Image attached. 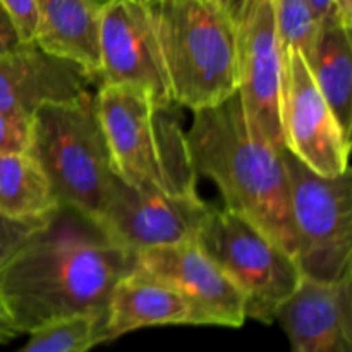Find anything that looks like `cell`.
I'll list each match as a JSON object with an SVG mask.
<instances>
[{"instance_id": "6da1fadb", "label": "cell", "mask_w": 352, "mask_h": 352, "mask_svg": "<svg viewBox=\"0 0 352 352\" xmlns=\"http://www.w3.org/2000/svg\"><path fill=\"white\" fill-rule=\"evenodd\" d=\"M134 254L89 217L60 205L0 267V305L17 336L76 315H107Z\"/></svg>"}, {"instance_id": "7a4b0ae2", "label": "cell", "mask_w": 352, "mask_h": 352, "mask_svg": "<svg viewBox=\"0 0 352 352\" xmlns=\"http://www.w3.org/2000/svg\"><path fill=\"white\" fill-rule=\"evenodd\" d=\"M196 175L219 188L226 208L296 254L282 148L248 126L239 93L192 112L186 131Z\"/></svg>"}, {"instance_id": "3957f363", "label": "cell", "mask_w": 352, "mask_h": 352, "mask_svg": "<svg viewBox=\"0 0 352 352\" xmlns=\"http://www.w3.org/2000/svg\"><path fill=\"white\" fill-rule=\"evenodd\" d=\"M95 105L117 177L143 191L199 196L177 105L131 85H98Z\"/></svg>"}, {"instance_id": "277c9868", "label": "cell", "mask_w": 352, "mask_h": 352, "mask_svg": "<svg viewBox=\"0 0 352 352\" xmlns=\"http://www.w3.org/2000/svg\"><path fill=\"white\" fill-rule=\"evenodd\" d=\"M172 102L191 112L237 91L239 24L213 0L146 2Z\"/></svg>"}, {"instance_id": "5b68a950", "label": "cell", "mask_w": 352, "mask_h": 352, "mask_svg": "<svg viewBox=\"0 0 352 352\" xmlns=\"http://www.w3.org/2000/svg\"><path fill=\"white\" fill-rule=\"evenodd\" d=\"M30 151L60 205L98 222L116 181L95 93L78 102L45 105L31 119Z\"/></svg>"}, {"instance_id": "8992f818", "label": "cell", "mask_w": 352, "mask_h": 352, "mask_svg": "<svg viewBox=\"0 0 352 352\" xmlns=\"http://www.w3.org/2000/svg\"><path fill=\"white\" fill-rule=\"evenodd\" d=\"M195 241L241 292L246 318L275 323L302 280L294 256L226 206H210Z\"/></svg>"}, {"instance_id": "52a82bcc", "label": "cell", "mask_w": 352, "mask_h": 352, "mask_svg": "<svg viewBox=\"0 0 352 352\" xmlns=\"http://www.w3.org/2000/svg\"><path fill=\"white\" fill-rule=\"evenodd\" d=\"M289 182L294 260L302 277L320 282L352 278V172L325 177L282 148Z\"/></svg>"}, {"instance_id": "ba28073f", "label": "cell", "mask_w": 352, "mask_h": 352, "mask_svg": "<svg viewBox=\"0 0 352 352\" xmlns=\"http://www.w3.org/2000/svg\"><path fill=\"white\" fill-rule=\"evenodd\" d=\"M280 120L284 146L325 177L349 168L351 138L316 86L301 50L282 47Z\"/></svg>"}, {"instance_id": "9c48e42d", "label": "cell", "mask_w": 352, "mask_h": 352, "mask_svg": "<svg viewBox=\"0 0 352 352\" xmlns=\"http://www.w3.org/2000/svg\"><path fill=\"white\" fill-rule=\"evenodd\" d=\"M133 270L174 287L191 306L195 325L239 329L246 323L241 292L196 241L140 251Z\"/></svg>"}, {"instance_id": "30bf717a", "label": "cell", "mask_w": 352, "mask_h": 352, "mask_svg": "<svg viewBox=\"0 0 352 352\" xmlns=\"http://www.w3.org/2000/svg\"><path fill=\"white\" fill-rule=\"evenodd\" d=\"M201 196L182 198L143 191L116 177L98 223L129 253L195 241L208 212Z\"/></svg>"}, {"instance_id": "8fae6325", "label": "cell", "mask_w": 352, "mask_h": 352, "mask_svg": "<svg viewBox=\"0 0 352 352\" xmlns=\"http://www.w3.org/2000/svg\"><path fill=\"white\" fill-rule=\"evenodd\" d=\"M98 85L136 86L160 105H175L144 2L105 0L100 24Z\"/></svg>"}, {"instance_id": "7c38bea8", "label": "cell", "mask_w": 352, "mask_h": 352, "mask_svg": "<svg viewBox=\"0 0 352 352\" xmlns=\"http://www.w3.org/2000/svg\"><path fill=\"white\" fill-rule=\"evenodd\" d=\"M239 93L248 126L284 148L280 120L282 45L274 0H254L239 31Z\"/></svg>"}, {"instance_id": "4fadbf2b", "label": "cell", "mask_w": 352, "mask_h": 352, "mask_svg": "<svg viewBox=\"0 0 352 352\" xmlns=\"http://www.w3.org/2000/svg\"><path fill=\"white\" fill-rule=\"evenodd\" d=\"M96 78L34 41L0 57V110L30 120L45 105L78 102L93 95Z\"/></svg>"}, {"instance_id": "5bb4252c", "label": "cell", "mask_w": 352, "mask_h": 352, "mask_svg": "<svg viewBox=\"0 0 352 352\" xmlns=\"http://www.w3.org/2000/svg\"><path fill=\"white\" fill-rule=\"evenodd\" d=\"M275 322L287 336L291 352H352V278L302 277Z\"/></svg>"}, {"instance_id": "9a60e30c", "label": "cell", "mask_w": 352, "mask_h": 352, "mask_svg": "<svg viewBox=\"0 0 352 352\" xmlns=\"http://www.w3.org/2000/svg\"><path fill=\"white\" fill-rule=\"evenodd\" d=\"M195 325L191 306L174 287L131 270L112 289L103 327V342L151 327Z\"/></svg>"}, {"instance_id": "2e32d148", "label": "cell", "mask_w": 352, "mask_h": 352, "mask_svg": "<svg viewBox=\"0 0 352 352\" xmlns=\"http://www.w3.org/2000/svg\"><path fill=\"white\" fill-rule=\"evenodd\" d=\"M105 0H36L33 41L85 67L98 81L100 24Z\"/></svg>"}, {"instance_id": "e0dca14e", "label": "cell", "mask_w": 352, "mask_h": 352, "mask_svg": "<svg viewBox=\"0 0 352 352\" xmlns=\"http://www.w3.org/2000/svg\"><path fill=\"white\" fill-rule=\"evenodd\" d=\"M316 86L336 113L344 133H352V43L351 28L333 14L320 24L308 57Z\"/></svg>"}, {"instance_id": "ac0fdd59", "label": "cell", "mask_w": 352, "mask_h": 352, "mask_svg": "<svg viewBox=\"0 0 352 352\" xmlns=\"http://www.w3.org/2000/svg\"><path fill=\"white\" fill-rule=\"evenodd\" d=\"M60 206L43 168L30 151L0 153V212L9 219L41 223Z\"/></svg>"}, {"instance_id": "d6986e66", "label": "cell", "mask_w": 352, "mask_h": 352, "mask_svg": "<svg viewBox=\"0 0 352 352\" xmlns=\"http://www.w3.org/2000/svg\"><path fill=\"white\" fill-rule=\"evenodd\" d=\"M103 315H76L33 330L17 352H89L103 342Z\"/></svg>"}, {"instance_id": "ffe728a7", "label": "cell", "mask_w": 352, "mask_h": 352, "mask_svg": "<svg viewBox=\"0 0 352 352\" xmlns=\"http://www.w3.org/2000/svg\"><path fill=\"white\" fill-rule=\"evenodd\" d=\"M275 26L282 47L301 50L308 57L322 21L306 0H274Z\"/></svg>"}, {"instance_id": "44dd1931", "label": "cell", "mask_w": 352, "mask_h": 352, "mask_svg": "<svg viewBox=\"0 0 352 352\" xmlns=\"http://www.w3.org/2000/svg\"><path fill=\"white\" fill-rule=\"evenodd\" d=\"M31 122L0 110V153L30 150Z\"/></svg>"}, {"instance_id": "7402d4cb", "label": "cell", "mask_w": 352, "mask_h": 352, "mask_svg": "<svg viewBox=\"0 0 352 352\" xmlns=\"http://www.w3.org/2000/svg\"><path fill=\"white\" fill-rule=\"evenodd\" d=\"M17 28L21 41L31 43L36 28V0H0Z\"/></svg>"}, {"instance_id": "603a6c76", "label": "cell", "mask_w": 352, "mask_h": 352, "mask_svg": "<svg viewBox=\"0 0 352 352\" xmlns=\"http://www.w3.org/2000/svg\"><path fill=\"white\" fill-rule=\"evenodd\" d=\"M38 226L40 223L17 222L0 212V267Z\"/></svg>"}, {"instance_id": "cb8c5ba5", "label": "cell", "mask_w": 352, "mask_h": 352, "mask_svg": "<svg viewBox=\"0 0 352 352\" xmlns=\"http://www.w3.org/2000/svg\"><path fill=\"white\" fill-rule=\"evenodd\" d=\"M23 43L21 41L19 33H17V28L14 24L12 17L9 16V12L6 10V7L0 3V57L7 52L14 50L16 47Z\"/></svg>"}, {"instance_id": "d4e9b609", "label": "cell", "mask_w": 352, "mask_h": 352, "mask_svg": "<svg viewBox=\"0 0 352 352\" xmlns=\"http://www.w3.org/2000/svg\"><path fill=\"white\" fill-rule=\"evenodd\" d=\"M140 2L146 3V2H150V0H140ZM213 2H217L219 6H222L223 9H226L227 12L232 16V19L239 24V30H241L244 19H246L248 14H250V10H251V7H253L254 0H213Z\"/></svg>"}, {"instance_id": "484cf974", "label": "cell", "mask_w": 352, "mask_h": 352, "mask_svg": "<svg viewBox=\"0 0 352 352\" xmlns=\"http://www.w3.org/2000/svg\"><path fill=\"white\" fill-rule=\"evenodd\" d=\"M336 16L346 28L352 26V0H333Z\"/></svg>"}, {"instance_id": "4316f807", "label": "cell", "mask_w": 352, "mask_h": 352, "mask_svg": "<svg viewBox=\"0 0 352 352\" xmlns=\"http://www.w3.org/2000/svg\"><path fill=\"white\" fill-rule=\"evenodd\" d=\"M309 3L315 14L318 16L320 21L327 19L329 16H333L336 14V9H333V0H306Z\"/></svg>"}, {"instance_id": "83f0119b", "label": "cell", "mask_w": 352, "mask_h": 352, "mask_svg": "<svg viewBox=\"0 0 352 352\" xmlns=\"http://www.w3.org/2000/svg\"><path fill=\"white\" fill-rule=\"evenodd\" d=\"M14 337H17L16 330L12 329V325H10L6 311H3L2 305H0V344L9 342V340H12Z\"/></svg>"}]
</instances>
